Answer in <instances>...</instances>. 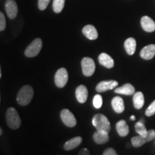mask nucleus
Wrapping results in <instances>:
<instances>
[{
    "mask_svg": "<svg viewBox=\"0 0 155 155\" xmlns=\"http://www.w3.org/2000/svg\"><path fill=\"white\" fill-rule=\"evenodd\" d=\"M2 77V71H1V66H0V79H1Z\"/></svg>",
    "mask_w": 155,
    "mask_h": 155,
    "instance_id": "33",
    "label": "nucleus"
},
{
    "mask_svg": "<svg viewBox=\"0 0 155 155\" xmlns=\"http://www.w3.org/2000/svg\"></svg>",
    "mask_w": 155,
    "mask_h": 155,
    "instance_id": "35",
    "label": "nucleus"
},
{
    "mask_svg": "<svg viewBox=\"0 0 155 155\" xmlns=\"http://www.w3.org/2000/svg\"><path fill=\"white\" fill-rule=\"evenodd\" d=\"M88 89L83 85L78 86L76 90H75V96L78 101L81 104H84L88 98Z\"/></svg>",
    "mask_w": 155,
    "mask_h": 155,
    "instance_id": "12",
    "label": "nucleus"
},
{
    "mask_svg": "<svg viewBox=\"0 0 155 155\" xmlns=\"http://www.w3.org/2000/svg\"><path fill=\"white\" fill-rule=\"evenodd\" d=\"M42 47V42L40 38H37L29 45L25 51V55L28 58L35 57L40 53Z\"/></svg>",
    "mask_w": 155,
    "mask_h": 155,
    "instance_id": "4",
    "label": "nucleus"
},
{
    "mask_svg": "<svg viewBox=\"0 0 155 155\" xmlns=\"http://www.w3.org/2000/svg\"><path fill=\"white\" fill-rule=\"evenodd\" d=\"M141 25L143 30L147 32H152L155 30L154 21L148 16H144L141 17Z\"/></svg>",
    "mask_w": 155,
    "mask_h": 155,
    "instance_id": "11",
    "label": "nucleus"
},
{
    "mask_svg": "<svg viewBox=\"0 0 155 155\" xmlns=\"http://www.w3.org/2000/svg\"><path fill=\"white\" fill-rule=\"evenodd\" d=\"M33 88L30 86L27 85L21 88L19 91L17 96V101L19 105L27 106L31 102L33 98Z\"/></svg>",
    "mask_w": 155,
    "mask_h": 155,
    "instance_id": "1",
    "label": "nucleus"
},
{
    "mask_svg": "<svg viewBox=\"0 0 155 155\" xmlns=\"http://www.w3.org/2000/svg\"><path fill=\"white\" fill-rule=\"evenodd\" d=\"M81 68L83 74L85 76H91L96 70V65L94 61L91 58H83L81 61Z\"/></svg>",
    "mask_w": 155,
    "mask_h": 155,
    "instance_id": "5",
    "label": "nucleus"
},
{
    "mask_svg": "<svg viewBox=\"0 0 155 155\" xmlns=\"http://www.w3.org/2000/svg\"><path fill=\"white\" fill-rule=\"evenodd\" d=\"M92 124L97 131H104L109 132L111 130V124L107 117L103 114H98L94 116Z\"/></svg>",
    "mask_w": 155,
    "mask_h": 155,
    "instance_id": "3",
    "label": "nucleus"
},
{
    "mask_svg": "<svg viewBox=\"0 0 155 155\" xmlns=\"http://www.w3.org/2000/svg\"><path fill=\"white\" fill-rule=\"evenodd\" d=\"M155 135L153 131H148L147 132V134L145 137H141V136L139 135L137 136V137H134L133 138H131V144L134 147H136V148H138V147H140L143 146L145 143L149 142V141H151L153 139H154Z\"/></svg>",
    "mask_w": 155,
    "mask_h": 155,
    "instance_id": "6",
    "label": "nucleus"
},
{
    "mask_svg": "<svg viewBox=\"0 0 155 155\" xmlns=\"http://www.w3.org/2000/svg\"><path fill=\"white\" fill-rule=\"evenodd\" d=\"M6 28V19L2 12H0V31H4Z\"/></svg>",
    "mask_w": 155,
    "mask_h": 155,
    "instance_id": "28",
    "label": "nucleus"
},
{
    "mask_svg": "<svg viewBox=\"0 0 155 155\" xmlns=\"http://www.w3.org/2000/svg\"><path fill=\"white\" fill-rule=\"evenodd\" d=\"M78 155H91V154L88 149L83 148L82 150H81L80 152H79Z\"/></svg>",
    "mask_w": 155,
    "mask_h": 155,
    "instance_id": "30",
    "label": "nucleus"
},
{
    "mask_svg": "<svg viewBox=\"0 0 155 155\" xmlns=\"http://www.w3.org/2000/svg\"><path fill=\"white\" fill-rule=\"evenodd\" d=\"M135 130L136 132L139 135L144 137H146L147 132H148L146 127H145L144 122H141V121L137 122V124H135Z\"/></svg>",
    "mask_w": 155,
    "mask_h": 155,
    "instance_id": "23",
    "label": "nucleus"
},
{
    "mask_svg": "<svg viewBox=\"0 0 155 155\" xmlns=\"http://www.w3.org/2000/svg\"><path fill=\"white\" fill-rule=\"evenodd\" d=\"M130 119L131 120H133V121H134V120H135V116H131V117H130Z\"/></svg>",
    "mask_w": 155,
    "mask_h": 155,
    "instance_id": "31",
    "label": "nucleus"
},
{
    "mask_svg": "<svg viewBox=\"0 0 155 155\" xmlns=\"http://www.w3.org/2000/svg\"><path fill=\"white\" fill-rule=\"evenodd\" d=\"M5 10L9 19H15L18 13V7L16 2L15 0H7L5 2Z\"/></svg>",
    "mask_w": 155,
    "mask_h": 155,
    "instance_id": "9",
    "label": "nucleus"
},
{
    "mask_svg": "<svg viewBox=\"0 0 155 155\" xmlns=\"http://www.w3.org/2000/svg\"><path fill=\"white\" fill-rule=\"evenodd\" d=\"M98 62L101 65L106 68H112L114 66V61L111 56L103 53L98 56Z\"/></svg>",
    "mask_w": 155,
    "mask_h": 155,
    "instance_id": "15",
    "label": "nucleus"
},
{
    "mask_svg": "<svg viewBox=\"0 0 155 155\" xmlns=\"http://www.w3.org/2000/svg\"><path fill=\"white\" fill-rule=\"evenodd\" d=\"M124 48L128 55H132L134 54L137 48V42L133 38H129L124 42Z\"/></svg>",
    "mask_w": 155,
    "mask_h": 155,
    "instance_id": "21",
    "label": "nucleus"
},
{
    "mask_svg": "<svg viewBox=\"0 0 155 155\" xmlns=\"http://www.w3.org/2000/svg\"><path fill=\"white\" fill-rule=\"evenodd\" d=\"M68 81V73L64 68L58 69L55 75V83L58 88H63Z\"/></svg>",
    "mask_w": 155,
    "mask_h": 155,
    "instance_id": "7",
    "label": "nucleus"
},
{
    "mask_svg": "<svg viewBox=\"0 0 155 155\" xmlns=\"http://www.w3.org/2000/svg\"><path fill=\"white\" fill-rule=\"evenodd\" d=\"M155 114V100L150 104L145 111V114L147 116H152Z\"/></svg>",
    "mask_w": 155,
    "mask_h": 155,
    "instance_id": "26",
    "label": "nucleus"
},
{
    "mask_svg": "<svg viewBox=\"0 0 155 155\" xmlns=\"http://www.w3.org/2000/svg\"><path fill=\"white\" fill-rule=\"evenodd\" d=\"M117 81H104L98 83L96 87V90L98 93L105 92L106 91L112 90L118 86Z\"/></svg>",
    "mask_w": 155,
    "mask_h": 155,
    "instance_id": "10",
    "label": "nucleus"
},
{
    "mask_svg": "<svg viewBox=\"0 0 155 155\" xmlns=\"http://www.w3.org/2000/svg\"><path fill=\"white\" fill-rule=\"evenodd\" d=\"M50 0H38V8L40 10H44L47 8Z\"/></svg>",
    "mask_w": 155,
    "mask_h": 155,
    "instance_id": "27",
    "label": "nucleus"
},
{
    "mask_svg": "<svg viewBox=\"0 0 155 155\" xmlns=\"http://www.w3.org/2000/svg\"><path fill=\"white\" fill-rule=\"evenodd\" d=\"M62 121L68 127H74L77 124V121L74 115L68 109H63L61 112Z\"/></svg>",
    "mask_w": 155,
    "mask_h": 155,
    "instance_id": "8",
    "label": "nucleus"
},
{
    "mask_svg": "<svg viewBox=\"0 0 155 155\" xmlns=\"http://www.w3.org/2000/svg\"><path fill=\"white\" fill-rule=\"evenodd\" d=\"M133 104L135 108L141 109L144 104V94L140 91L135 93L133 96Z\"/></svg>",
    "mask_w": 155,
    "mask_h": 155,
    "instance_id": "22",
    "label": "nucleus"
},
{
    "mask_svg": "<svg viewBox=\"0 0 155 155\" xmlns=\"http://www.w3.org/2000/svg\"><path fill=\"white\" fill-rule=\"evenodd\" d=\"M111 106L114 111L117 114H121L124 111L125 106L124 101L120 96H116L111 101Z\"/></svg>",
    "mask_w": 155,
    "mask_h": 155,
    "instance_id": "18",
    "label": "nucleus"
},
{
    "mask_svg": "<svg viewBox=\"0 0 155 155\" xmlns=\"http://www.w3.org/2000/svg\"><path fill=\"white\" fill-rule=\"evenodd\" d=\"M64 6H65V0H53V9L55 13L61 12Z\"/></svg>",
    "mask_w": 155,
    "mask_h": 155,
    "instance_id": "24",
    "label": "nucleus"
},
{
    "mask_svg": "<svg viewBox=\"0 0 155 155\" xmlns=\"http://www.w3.org/2000/svg\"><path fill=\"white\" fill-rule=\"evenodd\" d=\"M83 139L81 138V137H74V138L70 139V140L67 141L64 144L63 148L64 150L66 151H70L72 150L73 149L76 148L77 147H78L79 145L81 144L82 142Z\"/></svg>",
    "mask_w": 155,
    "mask_h": 155,
    "instance_id": "20",
    "label": "nucleus"
},
{
    "mask_svg": "<svg viewBox=\"0 0 155 155\" xmlns=\"http://www.w3.org/2000/svg\"><path fill=\"white\" fill-rule=\"evenodd\" d=\"M6 121L8 127L12 129H17L21 126V119L18 112L15 108L10 107L6 112Z\"/></svg>",
    "mask_w": 155,
    "mask_h": 155,
    "instance_id": "2",
    "label": "nucleus"
},
{
    "mask_svg": "<svg viewBox=\"0 0 155 155\" xmlns=\"http://www.w3.org/2000/svg\"><path fill=\"white\" fill-rule=\"evenodd\" d=\"M116 129L120 137H126L129 132V126L124 120H120L116 124Z\"/></svg>",
    "mask_w": 155,
    "mask_h": 155,
    "instance_id": "19",
    "label": "nucleus"
},
{
    "mask_svg": "<svg viewBox=\"0 0 155 155\" xmlns=\"http://www.w3.org/2000/svg\"><path fill=\"white\" fill-rule=\"evenodd\" d=\"M93 139L95 143L98 144H105L107 142L109 139V137H108V132L104 131H96V132L94 134L93 136Z\"/></svg>",
    "mask_w": 155,
    "mask_h": 155,
    "instance_id": "17",
    "label": "nucleus"
},
{
    "mask_svg": "<svg viewBox=\"0 0 155 155\" xmlns=\"http://www.w3.org/2000/svg\"><path fill=\"white\" fill-rule=\"evenodd\" d=\"M102 155H118V154L113 148H107L104 151Z\"/></svg>",
    "mask_w": 155,
    "mask_h": 155,
    "instance_id": "29",
    "label": "nucleus"
},
{
    "mask_svg": "<svg viewBox=\"0 0 155 155\" xmlns=\"http://www.w3.org/2000/svg\"><path fill=\"white\" fill-rule=\"evenodd\" d=\"M2 132H3V131H2V128L0 127V136H1L2 134Z\"/></svg>",
    "mask_w": 155,
    "mask_h": 155,
    "instance_id": "32",
    "label": "nucleus"
},
{
    "mask_svg": "<svg viewBox=\"0 0 155 155\" xmlns=\"http://www.w3.org/2000/svg\"><path fill=\"white\" fill-rule=\"evenodd\" d=\"M93 104L96 108H100L103 104V98L100 94H97L94 96L93 100Z\"/></svg>",
    "mask_w": 155,
    "mask_h": 155,
    "instance_id": "25",
    "label": "nucleus"
},
{
    "mask_svg": "<svg viewBox=\"0 0 155 155\" xmlns=\"http://www.w3.org/2000/svg\"><path fill=\"white\" fill-rule=\"evenodd\" d=\"M83 34L91 40H94L98 38V32L94 25H88L83 28Z\"/></svg>",
    "mask_w": 155,
    "mask_h": 155,
    "instance_id": "13",
    "label": "nucleus"
},
{
    "mask_svg": "<svg viewBox=\"0 0 155 155\" xmlns=\"http://www.w3.org/2000/svg\"><path fill=\"white\" fill-rule=\"evenodd\" d=\"M129 145H130V144H127V148H129V147H130V146H129Z\"/></svg>",
    "mask_w": 155,
    "mask_h": 155,
    "instance_id": "34",
    "label": "nucleus"
},
{
    "mask_svg": "<svg viewBox=\"0 0 155 155\" xmlns=\"http://www.w3.org/2000/svg\"><path fill=\"white\" fill-rule=\"evenodd\" d=\"M114 92L116 94L131 96L135 94V88L130 83H126L124 86L114 89Z\"/></svg>",
    "mask_w": 155,
    "mask_h": 155,
    "instance_id": "16",
    "label": "nucleus"
},
{
    "mask_svg": "<svg viewBox=\"0 0 155 155\" xmlns=\"http://www.w3.org/2000/svg\"><path fill=\"white\" fill-rule=\"evenodd\" d=\"M155 55V45H149L141 50L140 56L144 60H151Z\"/></svg>",
    "mask_w": 155,
    "mask_h": 155,
    "instance_id": "14",
    "label": "nucleus"
}]
</instances>
